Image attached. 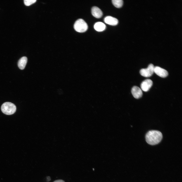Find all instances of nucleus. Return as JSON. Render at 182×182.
Returning <instances> with one entry per match:
<instances>
[{
  "label": "nucleus",
  "mask_w": 182,
  "mask_h": 182,
  "mask_svg": "<svg viewBox=\"0 0 182 182\" xmlns=\"http://www.w3.org/2000/svg\"><path fill=\"white\" fill-rule=\"evenodd\" d=\"M163 137L162 133L156 130L149 131L146 135V140L147 143L151 145H154L159 143Z\"/></svg>",
  "instance_id": "1"
},
{
  "label": "nucleus",
  "mask_w": 182,
  "mask_h": 182,
  "mask_svg": "<svg viewBox=\"0 0 182 182\" xmlns=\"http://www.w3.org/2000/svg\"><path fill=\"white\" fill-rule=\"evenodd\" d=\"M2 112L7 115H11L14 113L16 110V107L13 103L7 102L3 103L1 107Z\"/></svg>",
  "instance_id": "2"
},
{
  "label": "nucleus",
  "mask_w": 182,
  "mask_h": 182,
  "mask_svg": "<svg viewBox=\"0 0 182 182\" xmlns=\"http://www.w3.org/2000/svg\"><path fill=\"white\" fill-rule=\"evenodd\" d=\"M74 27L77 32L82 33L86 31L87 29L88 26L87 24L83 19H79L75 22Z\"/></svg>",
  "instance_id": "3"
},
{
  "label": "nucleus",
  "mask_w": 182,
  "mask_h": 182,
  "mask_svg": "<svg viewBox=\"0 0 182 182\" xmlns=\"http://www.w3.org/2000/svg\"><path fill=\"white\" fill-rule=\"evenodd\" d=\"M154 67L153 65L150 64L147 68L141 69L140 71V73L142 76L144 77H150L154 73Z\"/></svg>",
  "instance_id": "4"
},
{
  "label": "nucleus",
  "mask_w": 182,
  "mask_h": 182,
  "mask_svg": "<svg viewBox=\"0 0 182 182\" xmlns=\"http://www.w3.org/2000/svg\"><path fill=\"white\" fill-rule=\"evenodd\" d=\"M154 72L162 78H165L168 75V72L166 70L158 66L154 67Z\"/></svg>",
  "instance_id": "5"
},
{
  "label": "nucleus",
  "mask_w": 182,
  "mask_h": 182,
  "mask_svg": "<svg viewBox=\"0 0 182 182\" xmlns=\"http://www.w3.org/2000/svg\"><path fill=\"white\" fill-rule=\"evenodd\" d=\"M153 82L150 79H147L141 83V87L142 89L144 92H147L151 87Z\"/></svg>",
  "instance_id": "6"
},
{
  "label": "nucleus",
  "mask_w": 182,
  "mask_h": 182,
  "mask_svg": "<svg viewBox=\"0 0 182 182\" xmlns=\"http://www.w3.org/2000/svg\"><path fill=\"white\" fill-rule=\"evenodd\" d=\"M131 93L134 97L136 99H139L142 96L143 93L141 89L138 87L134 86L131 89Z\"/></svg>",
  "instance_id": "7"
},
{
  "label": "nucleus",
  "mask_w": 182,
  "mask_h": 182,
  "mask_svg": "<svg viewBox=\"0 0 182 182\" xmlns=\"http://www.w3.org/2000/svg\"><path fill=\"white\" fill-rule=\"evenodd\" d=\"M104 21L106 24L112 26L116 25L118 22L117 18L110 16L106 17L104 19Z\"/></svg>",
  "instance_id": "8"
},
{
  "label": "nucleus",
  "mask_w": 182,
  "mask_h": 182,
  "mask_svg": "<svg viewBox=\"0 0 182 182\" xmlns=\"http://www.w3.org/2000/svg\"><path fill=\"white\" fill-rule=\"evenodd\" d=\"M91 12L93 15L97 18H101L103 15V13L101 10L96 6L92 8Z\"/></svg>",
  "instance_id": "9"
},
{
  "label": "nucleus",
  "mask_w": 182,
  "mask_h": 182,
  "mask_svg": "<svg viewBox=\"0 0 182 182\" xmlns=\"http://www.w3.org/2000/svg\"><path fill=\"white\" fill-rule=\"evenodd\" d=\"M27 61V58L25 56L21 58L18 60V66L21 70L24 69L26 64Z\"/></svg>",
  "instance_id": "10"
},
{
  "label": "nucleus",
  "mask_w": 182,
  "mask_h": 182,
  "mask_svg": "<svg viewBox=\"0 0 182 182\" xmlns=\"http://www.w3.org/2000/svg\"><path fill=\"white\" fill-rule=\"evenodd\" d=\"M94 29L98 32L102 31L105 30L106 26L103 23L98 22H96L94 26Z\"/></svg>",
  "instance_id": "11"
},
{
  "label": "nucleus",
  "mask_w": 182,
  "mask_h": 182,
  "mask_svg": "<svg viewBox=\"0 0 182 182\" xmlns=\"http://www.w3.org/2000/svg\"><path fill=\"white\" fill-rule=\"evenodd\" d=\"M112 2L113 5L117 8L121 7L123 4V1L122 0H112Z\"/></svg>",
  "instance_id": "12"
},
{
  "label": "nucleus",
  "mask_w": 182,
  "mask_h": 182,
  "mask_svg": "<svg viewBox=\"0 0 182 182\" xmlns=\"http://www.w3.org/2000/svg\"><path fill=\"white\" fill-rule=\"evenodd\" d=\"M36 0H24V3L27 6H29L35 3Z\"/></svg>",
  "instance_id": "13"
},
{
  "label": "nucleus",
  "mask_w": 182,
  "mask_h": 182,
  "mask_svg": "<svg viewBox=\"0 0 182 182\" xmlns=\"http://www.w3.org/2000/svg\"><path fill=\"white\" fill-rule=\"evenodd\" d=\"M53 182H65L63 180L61 179H59L56 180L54 181Z\"/></svg>",
  "instance_id": "14"
}]
</instances>
